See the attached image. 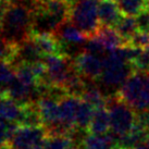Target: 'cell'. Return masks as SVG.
I'll use <instances>...</instances> for the list:
<instances>
[{
  "label": "cell",
  "instance_id": "obj_19",
  "mask_svg": "<svg viewBox=\"0 0 149 149\" xmlns=\"http://www.w3.org/2000/svg\"><path fill=\"white\" fill-rule=\"evenodd\" d=\"M17 125L19 124L8 123L6 121L0 120V149H2L8 146L10 137L12 135L14 128L17 127Z\"/></svg>",
  "mask_w": 149,
  "mask_h": 149
},
{
  "label": "cell",
  "instance_id": "obj_14",
  "mask_svg": "<svg viewBox=\"0 0 149 149\" xmlns=\"http://www.w3.org/2000/svg\"><path fill=\"white\" fill-rule=\"evenodd\" d=\"M116 32L120 34V36L123 38L125 44L127 45L133 39V37L138 33L136 19L131 15H124L121 17V20L118 22V24L114 26Z\"/></svg>",
  "mask_w": 149,
  "mask_h": 149
},
{
  "label": "cell",
  "instance_id": "obj_2",
  "mask_svg": "<svg viewBox=\"0 0 149 149\" xmlns=\"http://www.w3.org/2000/svg\"><path fill=\"white\" fill-rule=\"evenodd\" d=\"M118 96L138 111L149 109V71H134L118 91Z\"/></svg>",
  "mask_w": 149,
  "mask_h": 149
},
{
  "label": "cell",
  "instance_id": "obj_20",
  "mask_svg": "<svg viewBox=\"0 0 149 149\" xmlns=\"http://www.w3.org/2000/svg\"><path fill=\"white\" fill-rule=\"evenodd\" d=\"M134 71L148 72L149 71V48H144L141 52L132 62Z\"/></svg>",
  "mask_w": 149,
  "mask_h": 149
},
{
  "label": "cell",
  "instance_id": "obj_4",
  "mask_svg": "<svg viewBox=\"0 0 149 149\" xmlns=\"http://www.w3.org/2000/svg\"><path fill=\"white\" fill-rule=\"evenodd\" d=\"M99 0H75L71 4L70 21L88 37L99 29Z\"/></svg>",
  "mask_w": 149,
  "mask_h": 149
},
{
  "label": "cell",
  "instance_id": "obj_11",
  "mask_svg": "<svg viewBox=\"0 0 149 149\" xmlns=\"http://www.w3.org/2000/svg\"><path fill=\"white\" fill-rule=\"evenodd\" d=\"M82 146L85 149H113L118 146V137L114 134H88L83 138Z\"/></svg>",
  "mask_w": 149,
  "mask_h": 149
},
{
  "label": "cell",
  "instance_id": "obj_24",
  "mask_svg": "<svg viewBox=\"0 0 149 149\" xmlns=\"http://www.w3.org/2000/svg\"><path fill=\"white\" fill-rule=\"evenodd\" d=\"M146 8H149V0H147V4H146Z\"/></svg>",
  "mask_w": 149,
  "mask_h": 149
},
{
  "label": "cell",
  "instance_id": "obj_8",
  "mask_svg": "<svg viewBox=\"0 0 149 149\" xmlns=\"http://www.w3.org/2000/svg\"><path fill=\"white\" fill-rule=\"evenodd\" d=\"M81 101H82V99L79 97L70 95V94H66L61 99H59L61 122L70 131L71 134L76 128L75 121H76V116H77Z\"/></svg>",
  "mask_w": 149,
  "mask_h": 149
},
{
  "label": "cell",
  "instance_id": "obj_22",
  "mask_svg": "<svg viewBox=\"0 0 149 149\" xmlns=\"http://www.w3.org/2000/svg\"><path fill=\"white\" fill-rule=\"evenodd\" d=\"M10 3H11V0H0V24L2 22V19H3L6 11L8 10Z\"/></svg>",
  "mask_w": 149,
  "mask_h": 149
},
{
  "label": "cell",
  "instance_id": "obj_27",
  "mask_svg": "<svg viewBox=\"0 0 149 149\" xmlns=\"http://www.w3.org/2000/svg\"><path fill=\"white\" fill-rule=\"evenodd\" d=\"M6 149H10V148H9V147H7V148H6Z\"/></svg>",
  "mask_w": 149,
  "mask_h": 149
},
{
  "label": "cell",
  "instance_id": "obj_21",
  "mask_svg": "<svg viewBox=\"0 0 149 149\" xmlns=\"http://www.w3.org/2000/svg\"><path fill=\"white\" fill-rule=\"evenodd\" d=\"M136 23L138 27V32L141 33H149V8H145L137 14Z\"/></svg>",
  "mask_w": 149,
  "mask_h": 149
},
{
  "label": "cell",
  "instance_id": "obj_15",
  "mask_svg": "<svg viewBox=\"0 0 149 149\" xmlns=\"http://www.w3.org/2000/svg\"><path fill=\"white\" fill-rule=\"evenodd\" d=\"M81 99L91 104L95 109L107 106V99H106L104 95L102 94V91H100L98 87H96L95 85L87 84L85 91L81 95Z\"/></svg>",
  "mask_w": 149,
  "mask_h": 149
},
{
  "label": "cell",
  "instance_id": "obj_16",
  "mask_svg": "<svg viewBox=\"0 0 149 149\" xmlns=\"http://www.w3.org/2000/svg\"><path fill=\"white\" fill-rule=\"evenodd\" d=\"M44 149H77V146L70 135H48Z\"/></svg>",
  "mask_w": 149,
  "mask_h": 149
},
{
  "label": "cell",
  "instance_id": "obj_3",
  "mask_svg": "<svg viewBox=\"0 0 149 149\" xmlns=\"http://www.w3.org/2000/svg\"><path fill=\"white\" fill-rule=\"evenodd\" d=\"M42 61L46 65V75L39 84L48 86L60 87L64 89L66 82L75 72L74 61L61 54H52L44 57Z\"/></svg>",
  "mask_w": 149,
  "mask_h": 149
},
{
  "label": "cell",
  "instance_id": "obj_12",
  "mask_svg": "<svg viewBox=\"0 0 149 149\" xmlns=\"http://www.w3.org/2000/svg\"><path fill=\"white\" fill-rule=\"evenodd\" d=\"M31 38L44 57L52 54H60V44L54 34H33L31 35Z\"/></svg>",
  "mask_w": 149,
  "mask_h": 149
},
{
  "label": "cell",
  "instance_id": "obj_9",
  "mask_svg": "<svg viewBox=\"0 0 149 149\" xmlns=\"http://www.w3.org/2000/svg\"><path fill=\"white\" fill-rule=\"evenodd\" d=\"M98 13L100 25L110 27H114L123 14L116 0H99Z\"/></svg>",
  "mask_w": 149,
  "mask_h": 149
},
{
  "label": "cell",
  "instance_id": "obj_10",
  "mask_svg": "<svg viewBox=\"0 0 149 149\" xmlns=\"http://www.w3.org/2000/svg\"><path fill=\"white\" fill-rule=\"evenodd\" d=\"M95 39H97L101 45L104 47V49L109 51H112L114 49H118L122 46L126 45L123 38L120 36V34L116 32L114 27H110V26H102L100 25L99 29H97L93 36Z\"/></svg>",
  "mask_w": 149,
  "mask_h": 149
},
{
  "label": "cell",
  "instance_id": "obj_18",
  "mask_svg": "<svg viewBox=\"0 0 149 149\" xmlns=\"http://www.w3.org/2000/svg\"><path fill=\"white\" fill-rule=\"evenodd\" d=\"M121 12L124 15L136 17L141 10L146 8L147 0H116Z\"/></svg>",
  "mask_w": 149,
  "mask_h": 149
},
{
  "label": "cell",
  "instance_id": "obj_23",
  "mask_svg": "<svg viewBox=\"0 0 149 149\" xmlns=\"http://www.w3.org/2000/svg\"><path fill=\"white\" fill-rule=\"evenodd\" d=\"M133 149H149V144L148 141H144L139 145H137L136 147H134Z\"/></svg>",
  "mask_w": 149,
  "mask_h": 149
},
{
  "label": "cell",
  "instance_id": "obj_5",
  "mask_svg": "<svg viewBox=\"0 0 149 149\" xmlns=\"http://www.w3.org/2000/svg\"><path fill=\"white\" fill-rule=\"evenodd\" d=\"M107 108L110 116V131L116 137H121L131 132L135 126L136 114L131 106L114 96L107 99Z\"/></svg>",
  "mask_w": 149,
  "mask_h": 149
},
{
  "label": "cell",
  "instance_id": "obj_28",
  "mask_svg": "<svg viewBox=\"0 0 149 149\" xmlns=\"http://www.w3.org/2000/svg\"><path fill=\"white\" fill-rule=\"evenodd\" d=\"M148 141V144H149V139H148V141Z\"/></svg>",
  "mask_w": 149,
  "mask_h": 149
},
{
  "label": "cell",
  "instance_id": "obj_13",
  "mask_svg": "<svg viewBox=\"0 0 149 149\" xmlns=\"http://www.w3.org/2000/svg\"><path fill=\"white\" fill-rule=\"evenodd\" d=\"M110 130V116L106 107L95 109L88 131L93 134H106Z\"/></svg>",
  "mask_w": 149,
  "mask_h": 149
},
{
  "label": "cell",
  "instance_id": "obj_26",
  "mask_svg": "<svg viewBox=\"0 0 149 149\" xmlns=\"http://www.w3.org/2000/svg\"><path fill=\"white\" fill-rule=\"evenodd\" d=\"M77 149H85V148H84L83 146H82V148H77Z\"/></svg>",
  "mask_w": 149,
  "mask_h": 149
},
{
  "label": "cell",
  "instance_id": "obj_6",
  "mask_svg": "<svg viewBox=\"0 0 149 149\" xmlns=\"http://www.w3.org/2000/svg\"><path fill=\"white\" fill-rule=\"evenodd\" d=\"M48 136L44 125H17L8 143L10 149H44Z\"/></svg>",
  "mask_w": 149,
  "mask_h": 149
},
{
  "label": "cell",
  "instance_id": "obj_7",
  "mask_svg": "<svg viewBox=\"0 0 149 149\" xmlns=\"http://www.w3.org/2000/svg\"><path fill=\"white\" fill-rule=\"evenodd\" d=\"M73 61L75 69L79 74L91 81L99 79L104 70V57L86 50L79 52Z\"/></svg>",
  "mask_w": 149,
  "mask_h": 149
},
{
  "label": "cell",
  "instance_id": "obj_1",
  "mask_svg": "<svg viewBox=\"0 0 149 149\" xmlns=\"http://www.w3.org/2000/svg\"><path fill=\"white\" fill-rule=\"evenodd\" d=\"M34 10L17 2H12L0 24V36L17 46L32 35Z\"/></svg>",
  "mask_w": 149,
  "mask_h": 149
},
{
  "label": "cell",
  "instance_id": "obj_17",
  "mask_svg": "<svg viewBox=\"0 0 149 149\" xmlns=\"http://www.w3.org/2000/svg\"><path fill=\"white\" fill-rule=\"evenodd\" d=\"M94 112H95V108L93 107L91 104L82 100L81 104H79V111H77L76 121H75L76 127L79 128V130H86V128L89 127L91 118L94 116Z\"/></svg>",
  "mask_w": 149,
  "mask_h": 149
},
{
  "label": "cell",
  "instance_id": "obj_25",
  "mask_svg": "<svg viewBox=\"0 0 149 149\" xmlns=\"http://www.w3.org/2000/svg\"><path fill=\"white\" fill-rule=\"evenodd\" d=\"M113 149H122V148H120V147H118V146H116V147H114Z\"/></svg>",
  "mask_w": 149,
  "mask_h": 149
}]
</instances>
